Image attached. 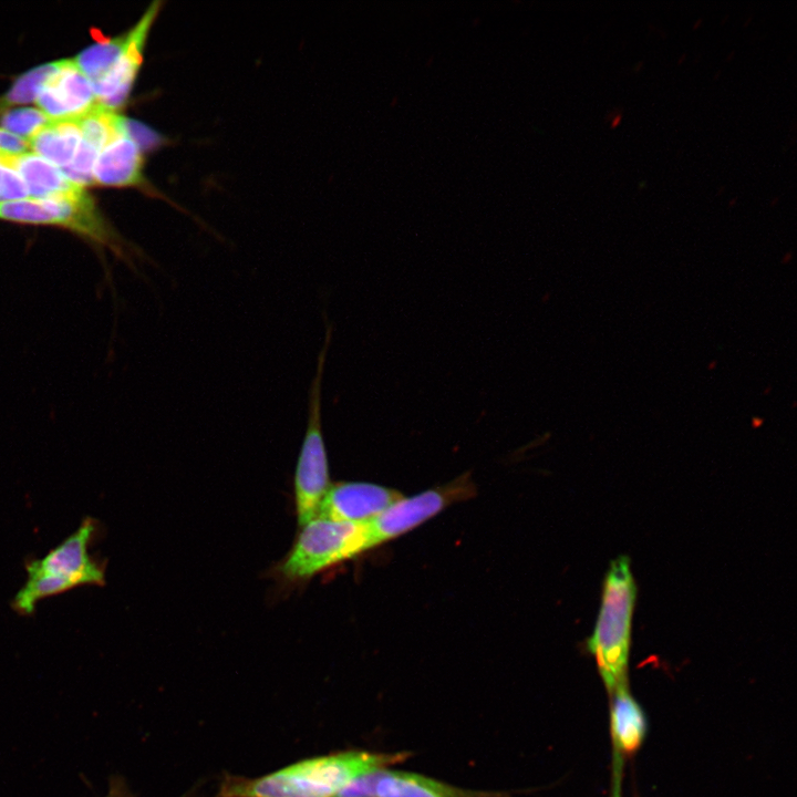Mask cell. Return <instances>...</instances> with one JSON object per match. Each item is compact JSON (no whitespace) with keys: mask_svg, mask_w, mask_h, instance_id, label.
<instances>
[{"mask_svg":"<svg viewBox=\"0 0 797 797\" xmlns=\"http://www.w3.org/2000/svg\"><path fill=\"white\" fill-rule=\"evenodd\" d=\"M407 757L406 753H332L302 759L255 778L227 775L216 797H335L358 777Z\"/></svg>","mask_w":797,"mask_h":797,"instance_id":"6da1fadb","label":"cell"},{"mask_svg":"<svg viewBox=\"0 0 797 797\" xmlns=\"http://www.w3.org/2000/svg\"><path fill=\"white\" fill-rule=\"evenodd\" d=\"M99 526L96 519L86 517L45 556L28 560L27 580L12 598L11 608L21 615H30L43 599L81 586H103L105 567L89 553Z\"/></svg>","mask_w":797,"mask_h":797,"instance_id":"7a4b0ae2","label":"cell"},{"mask_svg":"<svg viewBox=\"0 0 797 797\" xmlns=\"http://www.w3.org/2000/svg\"><path fill=\"white\" fill-rule=\"evenodd\" d=\"M636 598V586L630 559L620 556L611 561L602 588V600L592 635L587 649L610 695L618 686L629 683V654L631 623Z\"/></svg>","mask_w":797,"mask_h":797,"instance_id":"3957f363","label":"cell"},{"mask_svg":"<svg viewBox=\"0 0 797 797\" xmlns=\"http://www.w3.org/2000/svg\"><path fill=\"white\" fill-rule=\"evenodd\" d=\"M0 220L69 230L100 249L131 262L132 248L84 190L71 196L0 201Z\"/></svg>","mask_w":797,"mask_h":797,"instance_id":"277c9868","label":"cell"},{"mask_svg":"<svg viewBox=\"0 0 797 797\" xmlns=\"http://www.w3.org/2000/svg\"><path fill=\"white\" fill-rule=\"evenodd\" d=\"M302 529L284 561L281 575L290 581L306 580L366 551L365 524L315 517Z\"/></svg>","mask_w":797,"mask_h":797,"instance_id":"5b68a950","label":"cell"},{"mask_svg":"<svg viewBox=\"0 0 797 797\" xmlns=\"http://www.w3.org/2000/svg\"><path fill=\"white\" fill-rule=\"evenodd\" d=\"M331 331V327H327L325 341L318 356L315 375L311 382L307 428L296 467L294 500L300 526L317 517L320 504L331 486L321 423L322 375Z\"/></svg>","mask_w":797,"mask_h":797,"instance_id":"8992f818","label":"cell"},{"mask_svg":"<svg viewBox=\"0 0 797 797\" xmlns=\"http://www.w3.org/2000/svg\"><path fill=\"white\" fill-rule=\"evenodd\" d=\"M473 487L468 477H459L412 497L403 496L380 515L364 522L368 550L412 530L448 505L468 497Z\"/></svg>","mask_w":797,"mask_h":797,"instance_id":"52a82bcc","label":"cell"},{"mask_svg":"<svg viewBox=\"0 0 797 797\" xmlns=\"http://www.w3.org/2000/svg\"><path fill=\"white\" fill-rule=\"evenodd\" d=\"M161 1H154L137 23L126 32V43L113 68L99 81L92 83L100 104L116 110L130 96L143 63V51L152 25L161 11Z\"/></svg>","mask_w":797,"mask_h":797,"instance_id":"ba28073f","label":"cell"},{"mask_svg":"<svg viewBox=\"0 0 797 797\" xmlns=\"http://www.w3.org/2000/svg\"><path fill=\"white\" fill-rule=\"evenodd\" d=\"M403 495L393 488L372 483L343 482L331 485L317 517L363 524L380 515Z\"/></svg>","mask_w":797,"mask_h":797,"instance_id":"9c48e42d","label":"cell"},{"mask_svg":"<svg viewBox=\"0 0 797 797\" xmlns=\"http://www.w3.org/2000/svg\"><path fill=\"white\" fill-rule=\"evenodd\" d=\"M39 110L50 120H74L92 108L96 96L91 81L72 60H62L35 99Z\"/></svg>","mask_w":797,"mask_h":797,"instance_id":"30bf717a","label":"cell"},{"mask_svg":"<svg viewBox=\"0 0 797 797\" xmlns=\"http://www.w3.org/2000/svg\"><path fill=\"white\" fill-rule=\"evenodd\" d=\"M143 170V149L124 126V132L99 152L93 166V180L94 184L108 187L148 188Z\"/></svg>","mask_w":797,"mask_h":797,"instance_id":"8fae6325","label":"cell"},{"mask_svg":"<svg viewBox=\"0 0 797 797\" xmlns=\"http://www.w3.org/2000/svg\"><path fill=\"white\" fill-rule=\"evenodd\" d=\"M609 697L611 753L625 760L643 745L649 728L648 717L631 693L629 683L618 686Z\"/></svg>","mask_w":797,"mask_h":797,"instance_id":"7c38bea8","label":"cell"},{"mask_svg":"<svg viewBox=\"0 0 797 797\" xmlns=\"http://www.w3.org/2000/svg\"><path fill=\"white\" fill-rule=\"evenodd\" d=\"M0 164L13 169L23 179L32 198L71 196L84 190L56 166L34 153L0 154Z\"/></svg>","mask_w":797,"mask_h":797,"instance_id":"4fadbf2b","label":"cell"},{"mask_svg":"<svg viewBox=\"0 0 797 797\" xmlns=\"http://www.w3.org/2000/svg\"><path fill=\"white\" fill-rule=\"evenodd\" d=\"M81 141L82 135L74 120H51L28 143L34 154L61 169L72 162Z\"/></svg>","mask_w":797,"mask_h":797,"instance_id":"5bb4252c","label":"cell"},{"mask_svg":"<svg viewBox=\"0 0 797 797\" xmlns=\"http://www.w3.org/2000/svg\"><path fill=\"white\" fill-rule=\"evenodd\" d=\"M455 789L425 776L380 769L374 786L375 797H454Z\"/></svg>","mask_w":797,"mask_h":797,"instance_id":"9a60e30c","label":"cell"},{"mask_svg":"<svg viewBox=\"0 0 797 797\" xmlns=\"http://www.w3.org/2000/svg\"><path fill=\"white\" fill-rule=\"evenodd\" d=\"M125 117L99 102L87 112L74 118L82 139L99 152L124 132Z\"/></svg>","mask_w":797,"mask_h":797,"instance_id":"2e32d148","label":"cell"},{"mask_svg":"<svg viewBox=\"0 0 797 797\" xmlns=\"http://www.w3.org/2000/svg\"><path fill=\"white\" fill-rule=\"evenodd\" d=\"M126 43V32L103 42H97L72 59L75 66L94 83L102 79L115 64Z\"/></svg>","mask_w":797,"mask_h":797,"instance_id":"e0dca14e","label":"cell"},{"mask_svg":"<svg viewBox=\"0 0 797 797\" xmlns=\"http://www.w3.org/2000/svg\"><path fill=\"white\" fill-rule=\"evenodd\" d=\"M61 64L62 60L41 64L20 75L10 90L0 96V115L12 106L35 102L42 87Z\"/></svg>","mask_w":797,"mask_h":797,"instance_id":"ac0fdd59","label":"cell"},{"mask_svg":"<svg viewBox=\"0 0 797 797\" xmlns=\"http://www.w3.org/2000/svg\"><path fill=\"white\" fill-rule=\"evenodd\" d=\"M50 121L39 108L19 107L4 112L0 125L1 128L28 141Z\"/></svg>","mask_w":797,"mask_h":797,"instance_id":"d6986e66","label":"cell"},{"mask_svg":"<svg viewBox=\"0 0 797 797\" xmlns=\"http://www.w3.org/2000/svg\"><path fill=\"white\" fill-rule=\"evenodd\" d=\"M99 151L81 141L80 146L72 162L60 170L71 182L84 187L94 184L93 166Z\"/></svg>","mask_w":797,"mask_h":797,"instance_id":"ffe728a7","label":"cell"},{"mask_svg":"<svg viewBox=\"0 0 797 797\" xmlns=\"http://www.w3.org/2000/svg\"><path fill=\"white\" fill-rule=\"evenodd\" d=\"M28 196L23 179L13 169L0 164V201L19 200Z\"/></svg>","mask_w":797,"mask_h":797,"instance_id":"44dd1931","label":"cell"},{"mask_svg":"<svg viewBox=\"0 0 797 797\" xmlns=\"http://www.w3.org/2000/svg\"><path fill=\"white\" fill-rule=\"evenodd\" d=\"M30 148L27 139L0 127V154H22Z\"/></svg>","mask_w":797,"mask_h":797,"instance_id":"7402d4cb","label":"cell"},{"mask_svg":"<svg viewBox=\"0 0 797 797\" xmlns=\"http://www.w3.org/2000/svg\"><path fill=\"white\" fill-rule=\"evenodd\" d=\"M105 797H133L122 779H113Z\"/></svg>","mask_w":797,"mask_h":797,"instance_id":"603a6c76","label":"cell"},{"mask_svg":"<svg viewBox=\"0 0 797 797\" xmlns=\"http://www.w3.org/2000/svg\"><path fill=\"white\" fill-rule=\"evenodd\" d=\"M622 120H623V108L621 107L610 120L609 127L611 130H615L617 127L620 126V124L622 123Z\"/></svg>","mask_w":797,"mask_h":797,"instance_id":"cb8c5ba5","label":"cell"},{"mask_svg":"<svg viewBox=\"0 0 797 797\" xmlns=\"http://www.w3.org/2000/svg\"><path fill=\"white\" fill-rule=\"evenodd\" d=\"M620 108H621V107H614L613 110H611L610 112H608V113L605 114V116H604V121H605L607 123H609L610 120L612 118V116H613Z\"/></svg>","mask_w":797,"mask_h":797,"instance_id":"d4e9b609","label":"cell"},{"mask_svg":"<svg viewBox=\"0 0 797 797\" xmlns=\"http://www.w3.org/2000/svg\"><path fill=\"white\" fill-rule=\"evenodd\" d=\"M643 65H644V62L642 60L639 62H635L634 65L632 66V71L634 73H639L642 70Z\"/></svg>","mask_w":797,"mask_h":797,"instance_id":"484cf974","label":"cell"},{"mask_svg":"<svg viewBox=\"0 0 797 797\" xmlns=\"http://www.w3.org/2000/svg\"><path fill=\"white\" fill-rule=\"evenodd\" d=\"M703 24V18H697L691 27V30L695 31Z\"/></svg>","mask_w":797,"mask_h":797,"instance_id":"4316f807","label":"cell"},{"mask_svg":"<svg viewBox=\"0 0 797 797\" xmlns=\"http://www.w3.org/2000/svg\"><path fill=\"white\" fill-rule=\"evenodd\" d=\"M648 187V182L645 179L638 183V190H643Z\"/></svg>","mask_w":797,"mask_h":797,"instance_id":"83f0119b","label":"cell"},{"mask_svg":"<svg viewBox=\"0 0 797 797\" xmlns=\"http://www.w3.org/2000/svg\"><path fill=\"white\" fill-rule=\"evenodd\" d=\"M779 201H780V197H779V196H775V197H773L772 200L769 201V205H770V207H775Z\"/></svg>","mask_w":797,"mask_h":797,"instance_id":"f1b7e54d","label":"cell"},{"mask_svg":"<svg viewBox=\"0 0 797 797\" xmlns=\"http://www.w3.org/2000/svg\"><path fill=\"white\" fill-rule=\"evenodd\" d=\"M686 60V53H682L677 59V64H682Z\"/></svg>","mask_w":797,"mask_h":797,"instance_id":"f546056e","label":"cell"},{"mask_svg":"<svg viewBox=\"0 0 797 797\" xmlns=\"http://www.w3.org/2000/svg\"><path fill=\"white\" fill-rule=\"evenodd\" d=\"M736 203H737V197H733V198L729 199L727 206H728L729 208H732V207H734V206L736 205Z\"/></svg>","mask_w":797,"mask_h":797,"instance_id":"4dcf8cb0","label":"cell"},{"mask_svg":"<svg viewBox=\"0 0 797 797\" xmlns=\"http://www.w3.org/2000/svg\"><path fill=\"white\" fill-rule=\"evenodd\" d=\"M735 56V51H731L729 54L726 56V61L729 62Z\"/></svg>","mask_w":797,"mask_h":797,"instance_id":"1f68e13d","label":"cell"},{"mask_svg":"<svg viewBox=\"0 0 797 797\" xmlns=\"http://www.w3.org/2000/svg\"><path fill=\"white\" fill-rule=\"evenodd\" d=\"M722 71L717 70L713 76V80H717L721 76Z\"/></svg>","mask_w":797,"mask_h":797,"instance_id":"d6a6232c","label":"cell"},{"mask_svg":"<svg viewBox=\"0 0 797 797\" xmlns=\"http://www.w3.org/2000/svg\"><path fill=\"white\" fill-rule=\"evenodd\" d=\"M725 190V186H721L717 190V196H720Z\"/></svg>","mask_w":797,"mask_h":797,"instance_id":"836d02e7","label":"cell"},{"mask_svg":"<svg viewBox=\"0 0 797 797\" xmlns=\"http://www.w3.org/2000/svg\"><path fill=\"white\" fill-rule=\"evenodd\" d=\"M727 20H728V14H726V15L723 17V19H722V21H721V24H724L725 21H727Z\"/></svg>","mask_w":797,"mask_h":797,"instance_id":"e575fe53","label":"cell"},{"mask_svg":"<svg viewBox=\"0 0 797 797\" xmlns=\"http://www.w3.org/2000/svg\"><path fill=\"white\" fill-rule=\"evenodd\" d=\"M752 19H753V17L751 15L743 25L747 27L749 24V22L752 21Z\"/></svg>","mask_w":797,"mask_h":797,"instance_id":"d590c367","label":"cell"}]
</instances>
